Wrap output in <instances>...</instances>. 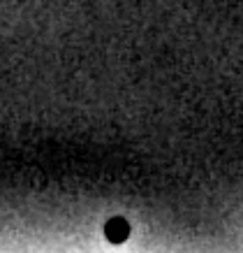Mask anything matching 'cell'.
<instances>
[{"instance_id": "obj_1", "label": "cell", "mask_w": 243, "mask_h": 253, "mask_svg": "<svg viewBox=\"0 0 243 253\" xmlns=\"http://www.w3.org/2000/svg\"><path fill=\"white\" fill-rule=\"evenodd\" d=\"M104 235L111 239V242H123V239L130 235V225L125 221H121V218H114V221L106 225Z\"/></svg>"}]
</instances>
